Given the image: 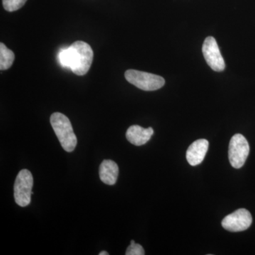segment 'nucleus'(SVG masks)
Wrapping results in <instances>:
<instances>
[{"mask_svg":"<svg viewBox=\"0 0 255 255\" xmlns=\"http://www.w3.org/2000/svg\"><path fill=\"white\" fill-rule=\"evenodd\" d=\"M127 255H145V251H144L142 247L140 245L136 244L135 241H131L130 245L128 247L127 252H126Z\"/></svg>","mask_w":255,"mask_h":255,"instance_id":"nucleus-13","label":"nucleus"},{"mask_svg":"<svg viewBox=\"0 0 255 255\" xmlns=\"http://www.w3.org/2000/svg\"><path fill=\"white\" fill-rule=\"evenodd\" d=\"M15 59L14 53L4 43H0V70H6L12 65Z\"/></svg>","mask_w":255,"mask_h":255,"instance_id":"nucleus-11","label":"nucleus"},{"mask_svg":"<svg viewBox=\"0 0 255 255\" xmlns=\"http://www.w3.org/2000/svg\"><path fill=\"white\" fill-rule=\"evenodd\" d=\"M202 51L206 63L212 70L216 72L224 70L226 64L214 37L209 36L206 38L203 45Z\"/></svg>","mask_w":255,"mask_h":255,"instance_id":"nucleus-7","label":"nucleus"},{"mask_svg":"<svg viewBox=\"0 0 255 255\" xmlns=\"http://www.w3.org/2000/svg\"><path fill=\"white\" fill-rule=\"evenodd\" d=\"M100 255H109V253L106 251H102L100 253Z\"/></svg>","mask_w":255,"mask_h":255,"instance_id":"nucleus-15","label":"nucleus"},{"mask_svg":"<svg viewBox=\"0 0 255 255\" xmlns=\"http://www.w3.org/2000/svg\"><path fill=\"white\" fill-rule=\"evenodd\" d=\"M250 153V145L242 134H236L231 139L228 150L230 163L233 167L240 169L246 163Z\"/></svg>","mask_w":255,"mask_h":255,"instance_id":"nucleus-5","label":"nucleus"},{"mask_svg":"<svg viewBox=\"0 0 255 255\" xmlns=\"http://www.w3.org/2000/svg\"><path fill=\"white\" fill-rule=\"evenodd\" d=\"M152 128H144L140 126L133 125L128 128L127 131V138L132 145L140 146L145 145L153 135Z\"/></svg>","mask_w":255,"mask_h":255,"instance_id":"nucleus-9","label":"nucleus"},{"mask_svg":"<svg viewBox=\"0 0 255 255\" xmlns=\"http://www.w3.org/2000/svg\"><path fill=\"white\" fill-rule=\"evenodd\" d=\"M118 164L110 159H106L100 167V177L102 182L108 185H114L117 182L119 176Z\"/></svg>","mask_w":255,"mask_h":255,"instance_id":"nucleus-10","label":"nucleus"},{"mask_svg":"<svg viewBox=\"0 0 255 255\" xmlns=\"http://www.w3.org/2000/svg\"><path fill=\"white\" fill-rule=\"evenodd\" d=\"M58 58H59V61L62 66L70 69V66H71V58H70V50H69L68 48L61 50L59 55H58Z\"/></svg>","mask_w":255,"mask_h":255,"instance_id":"nucleus-14","label":"nucleus"},{"mask_svg":"<svg viewBox=\"0 0 255 255\" xmlns=\"http://www.w3.org/2000/svg\"><path fill=\"white\" fill-rule=\"evenodd\" d=\"M125 78L128 82L144 91H155L165 84L164 79L159 75L135 70H128Z\"/></svg>","mask_w":255,"mask_h":255,"instance_id":"nucleus-3","label":"nucleus"},{"mask_svg":"<svg viewBox=\"0 0 255 255\" xmlns=\"http://www.w3.org/2000/svg\"><path fill=\"white\" fill-rule=\"evenodd\" d=\"M252 223L253 217L250 211L240 209L226 216L222 221V226L231 232H241L251 227Z\"/></svg>","mask_w":255,"mask_h":255,"instance_id":"nucleus-6","label":"nucleus"},{"mask_svg":"<svg viewBox=\"0 0 255 255\" xmlns=\"http://www.w3.org/2000/svg\"><path fill=\"white\" fill-rule=\"evenodd\" d=\"M71 58V69L75 75L82 76L88 73L93 61L91 46L85 42L75 41L68 48Z\"/></svg>","mask_w":255,"mask_h":255,"instance_id":"nucleus-2","label":"nucleus"},{"mask_svg":"<svg viewBox=\"0 0 255 255\" xmlns=\"http://www.w3.org/2000/svg\"><path fill=\"white\" fill-rule=\"evenodd\" d=\"M209 145V141L206 139H199L189 146L186 157L190 165H199L203 162L207 153Z\"/></svg>","mask_w":255,"mask_h":255,"instance_id":"nucleus-8","label":"nucleus"},{"mask_svg":"<svg viewBox=\"0 0 255 255\" xmlns=\"http://www.w3.org/2000/svg\"><path fill=\"white\" fill-rule=\"evenodd\" d=\"M33 176L28 169H22L18 172L15 180L14 196L15 201L21 207L29 205L31 201L32 187H33Z\"/></svg>","mask_w":255,"mask_h":255,"instance_id":"nucleus-4","label":"nucleus"},{"mask_svg":"<svg viewBox=\"0 0 255 255\" xmlns=\"http://www.w3.org/2000/svg\"><path fill=\"white\" fill-rule=\"evenodd\" d=\"M27 0H2L3 6L6 11H14L21 9Z\"/></svg>","mask_w":255,"mask_h":255,"instance_id":"nucleus-12","label":"nucleus"},{"mask_svg":"<svg viewBox=\"0 0 255 255\" xmlns=\"http://www.w3.org/2000/svg\"><path fill=\"white\" fill-rule=\"evenodd\" d=\"M50 121L64 150L68 152H73L78 144V139L70 119L63 114L55 112L52 114Z\"/></svg>","mask_w":255,"mask_h":255,"instance_id":"nucleus-1","label":"nucleus"}]
</instances>
